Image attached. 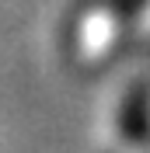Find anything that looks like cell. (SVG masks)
Segmentation results:
<instances>
[{"mask_svg": "<svg viewBox=\"0 0 150 153\" xmlns=\"http://www.w3.org/2000/svg\"><path fill=\"white\" fill-rule=\"evenodd\" d=\"M108 143L119 146V153H150V146H147V84L140 76L126 80L119 87V97L112 105V122H108Z\"/></svg>", "mask_w": 150, "mask_h": 153, "instance_id": "6da1fadb", "label": "cell"}]
</instances>
